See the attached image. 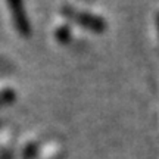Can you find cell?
Masks as SVG:
<instances>
[{"label": "cell", "mask_w": 159, "mask_h": 159, "mask_svg": "<svg viewBox=\"0 0 159 159\" xmlns=\"http://www.w3.org/2000/svg\"><path fill=\"white\" fill-rule=\"evenodd\" d=\"M6 3H7L12 22L15 25L18 34L21 37H30L33 30H31V22H30L27 9H25V0H6Z\"/></svg>", "instance_id": "6da1fadb"}, {"label": "cell", "mask_w": 159, "mask_h": 159, "mask_svg": "<svg viewBox=\"0 0 159 159\" xmlns=\"http://www.w3.org/2000/svg\"><path fill=\"white\" fill-rule=\"evenodd\" d=\"M61 12H62V15L65 18H68L71 21L83 25L85 28H90V30H93V31H97V30L102 28V21H100L99 18L94 16V15H91V13H89V12L78 11V9H75L74 6L63 5Z\"/></svg>", "instance_id": "7a4b0ae2"}, {"label": "cell", "mask_w": 159, "mask_h": 159, "mask_svg": "<svg viewBox=\"0 0 159 159\" xmlns=\"http://www.w3.org/2000/svg\"><path fill=\"white\" fill-rule=\"evenodd\" d=\"M16 100V91L11 89V87H6L0 90V108L12 105V103Z\"/></svg>", "instance_id": "3957f363"}, {"label": "cell", "mask_w": 159, "mask_h": 159, "mask_svg": "<svg viewBox=\"0 0 159 159\" xmlns=\"http://www.w3.org/2000/svg\"><path fill=\"white\" fill-rule=\"evenodd\" d=\"M55 37L59 43H68L71 37H72V31L68 25H61L55 30Z\"/></svg>", "instance_id": "277c9868"}]
</instances>
